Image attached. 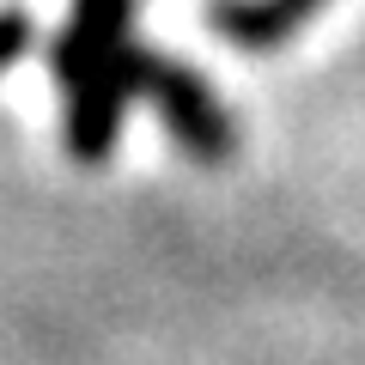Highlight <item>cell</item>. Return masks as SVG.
I'll return each mask as SVG.
<instances>
[{
    "label": "cell",
    "mask_w": 365,
    "mask_h": 365,
    "mask_svg": "<svg viewBox=\"0 0 365 365\" xmlns=\"http://www.w3.org/2000/svg\"><path fill=\"white\" fill-rule=\"evenodd\" d=\"M61 79V140L67 158L104 165L128 104L140 98V43H134V0H73L67 25L49 49Z\"/></svg>",
    "instance_id": "1"
},
{
    "label": "cell",
    "mask_w": 365,
    "mask_h": 365,
    "mask_svg": "<svg viewBox=\"0 0 365 365\" xmlns=\"http://www.w3.org/2000/svg\"><path fill=\"white\" fill-rule=\"evenodd\" d=\"M134 73H140V98L158 110V122L170 128V140L195 158V165H225V158H232L237 128H232V116H225L220 91H213L189 61L140 49V67H134Z\"/></svg>",
    "instance_id": "2"
},
{
    "label": "cell",
    "mask_w": 365,
    "mask_h": 365,
    "mask_svg": "<svg viewBox=\"0 0 365 365\" xmlns=\"http://www.w3.org/2000/svg\"><path fill=\"white\" fill-rule=\"evenodd\" d=\"M329 0H213V31L237 49H280L299 25H311Z\"/></svg>",
    "instance_id": "3"
},
{
    "label": "cell",
    "mask_w": 365,
    "mask_h": 365,
    "mask_svg": "<svg viewBox=\"0 0 365 365\" xmlns=\"http://www.w3.org/2000/svg\"><path fill=\"white\" fill-rule=\"evenodd\" d=\"M31 49H37V25H31V13L0 6V73H6L13 61H25Z\"/></svg>",
    "instance_id": "4"
}]
</instances>
